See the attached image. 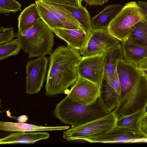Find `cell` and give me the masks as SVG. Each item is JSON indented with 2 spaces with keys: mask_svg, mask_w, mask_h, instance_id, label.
I'll list each match as a JSON object with an SVG mask.
<instances>
[{
  "mask_svg": "<svg viewBox=\"0 0 147 147\" xmlns=\"http://www.w3.org/2000/svg\"><path fill=\"white\" fill-rule=\"evenodd\" d=\"M22 49L20 42L17 38L0 45V59H3L12 55H17Z\"/></svg>",
  "mask_w": 147,
  "mask_h": 147,
  "instance_id": "obj_24",
  "label": "cell"
},
{
  "mask_svg": "<svg viewBox=\"0 0 147 147\" xmlns=\"http://www.w3.org/2000/svg\"><path fill=\"white\" fill-rule=\"evenodd\" d=\"M12 27H0V45L9 42L17 36Z\"/></svg>",
  "mask_w": 147,
  "mask_h": 147,
  "instance_id": "obj_26",
  "label": "cell"
},
{
  "mask_svg": "<svg viewBox=\"0 0 147 147\" xmlns=\"http://www.w3.org/2000/svg\"><path fill=\"white\" fill-rule=\"evenodd\" d=\"M120 43L107 29H93L86 45L79 51L83 57L102 54Z\"/></svg>",
  "mask_w": 147,
  "mask_h": 147,
  "instance_id": "obj_7",
  "label": "cell"
},
{
  "mask_svg": "<svg viewBox=\"0 0 147 147\" xmlns=\"http://www.w3.org/2000/svg\"><path fill=\"white\" fill-rule=\"evenodd\" d=\"M146 15L135 1L126 3L112 20L107 30L121 41L125 40L131 28Z\"/></svg>",
  "mask_w": 147,
  "mask_h": 147,
  "instance_id": "obj_5",
  "label": "cell"
},
{
  "mask_svg": "<svg viewBox=\"0 0 147 147\" xmlns=\"http://www.w3.org/2000/svg\"><path fill=\"white\" fill-rule=\"evenodd\" d=\"M138 4L144 14L147 16V2L138 1Z\"/></svg>",
  "mask_w": 147,
  "mask_h": 147,
  "instance_id": "obj_31",
  "label": "cell"
},
{
  "mask_svg": "<svg viewBox=\"0 0 147 147\" xmlns=\"http://www.w3.org/2000/svg\"><path fill=\"white\" fill-rule=\"evenodd\" d=\"M123 6L120 4H110L91 19L93 29H107L112 20L121 10Z\"/></svg>",
  "mask_w": 147,
  "mask_h": 147,
  "instance_id": "obj_16",
  "label": "cell"
},
{
  "mask_svg": "<svg viewBox=\"0 0 147 147\" xmlns=\"http://www.w3.org/2000/svg\"><path fill=\"white\" fill-rule=\"evenodd\" d=\"M18 32H22L31 28L41 18L36 3L25 8L18 18Z\"/></svg>",
  "mask_w": 147,
  "mask_h": 147,
  "instance_id": "obj_20",
  "label": "cell"
},
{
  "mask_svg": "<svg viewBox=\"0 0 147 147\" xmlns=\"http://www.w3.org/2000/svg\"><path fill=\"white\" fill-rule=\"evenodd\" d=\"M105 54L83 57L77 65L79 77L97 85L100 88L104 76Z\"/></svg>",
  "mask_w": 147,
  "mask_h": 147,
  "instance_id": "obj_9",
  "label": "cell"
},
{
  "mask_svg": "<svg viewBox=\"0 0 147 147\" xmlns=\"http://www.w3.org/2000/svg\"><path fill=\"white\" fill-rule=\"evenodd\" d=\"M51 28L42 20L17 36L22 49L28 53V58L50 55L54 44V36Z\"/></svg>",
  "mask_w": 147,
  "mask_h": 147,
  "instance_id": "obj_3",
  "label": "cell"
},
{
  "mask_svg": "<svg viewBox=\"0 0 147 147\" xmlns=\"http://www.w3.org/2000/svg\"><path fill=\"white\" fill-rule=\"evenodd\" d=\"M123 58L121 42L105 53L104 76L102 82L112 84L119 61Z\"/></svg>",
  "mask_w": 147,
  "mask_h": 147,
  "instance_id": "obj_13",
  "label": "cell"
},
{
  "mask_svg": "<svg viewBox=\"0 0 147 147\" xmlns=\"http://www.w3.org/2000/svg\"><path fill=\"white\" fill-rule=\"evenodd\" d=\"M51 29L57 36L65 41L68 46L79 51L86 46L90 33L80 29L57 28Z\"/></svg>",
  "mask_w": 147,
  "mask_h": 147,
  "instance_id": "obj_12",
  "label": "cell"
},
{
  "mask_svg": "<svg viewBox=\"0 0 147 147\" xmlns=\"http://www.w3.org/2000/svg\"><path fill=\"white\" fill-rule=\"evenodd\" d=\"M21 5L16 0H0V14L9 15L22 11Z\"/></svg>",
  "mask_w": 147,
  "mask_h": 147,
  "instance_id": "obj_25",
  "label": "cell"
},
{
  "mask_svg": "<svg viewBox=\"0 0 147 147\" xmlns=\"http://www.w3.org/2000/svg\"><path fill=\"white\" fill-rule=\"evenodd\" d=\"M49 137V134L46 132H17L1 139L0 144H34L38 141L48 139Z\"/></svg>",
  "mask_w": 147,
  "mask_h": 147,
  "instance_id": "obj_15",
  "label": "cell"
},
{
  "mask_svg": "<svg viewBox=\"0 0 147 147\" xmlns=\"http://www.w3.org/2000/svg\"><path fill=\"white\" fill-rule=\"evenodd\" d=\"M69 128V126L47 127L38 126L24 123L0 122V129L9 132L54 131L67 129Z\"/></svg>",
  "mask_w": 147,
  "mask_h": 147,
  "instance_id": "obj_18",
  "label": "cell"
},
{
  "mask_svg": "<svg viewBox=\"0 0 147 147\" xmlns=\"http://www.w3.org/2000/svg\"><path fill=\"white\" fill-rule=\"evenodd\" d=\"M47 1L61 5L80 7L82 0H47Z\"/></svg>",
  "mask_w": 147,
  "mask_h": 147,
  "instance_id": "obj_27",
  "label": "cell"
},
{
  "mask_svg": "<svg viewBox=\"0 0 147 147\" xmlns=\"http://www.w3.org/2000/svg\"><path fill=\"white\" fill-rule=\"evenodd\" d=\"M147 106V77L142 74L140 80L121 86L119 103L113 111L117 119Z\"/></svg>",
  "mask_w": 147,
  "mask_h": 147,
  "instance_id": "obj_4",
  "label": "cell"
},
{
  "mask_svg": "<svg viewBox=\"0 0 147 147\" xmlns=\"http://www.w3.org/2000/svg\"><path fill=\"white\" fill-rule=\"evenodd\" d=\"M117 119L113 111L109 114L63 132V138L68 141L85 139L105 134L116 125Z\"/></svg>",
  "mask_w": 147,
  "mask_h": 147,
  "instance_id": "obj_6",
  "label": "cell"
},
{
  "mask_svg": "<svg viewBox=\"0 0 147 147\" xmlns=\"http://www.w3.org/2000/svg\"><path fill=\"white\" fill-rule=\"evenodd\" d=\"M123 59L137 67L147 58V48L124 41H121Z\"/></svg>",
  "mask_w": 147,
  "mask_h": 147,
  "instance_id": "obj_17",
  "label": "cell"
},
{
  "mask_svg": "<svg viewBox=\"0 0 147 147\" xmlns=\"http://www.w3.org/2000/svg\"><path fill=\"white\" fill-rule=\"evenodd\" d=\"M40 0L54 13L57 18L63 23L65 26V29H80L85 30L72 13L62 5L47 0Z\"/></svg>",
  "mask_w": 147,
  "mask_h": 147,
  "instance_id": "obj_14",
  "label": "cell"
},
{
  "mask_svg": "<svg viewBox=\"0 0 147 147\" xmlns=\"http://www.w3.org/2000/svg\"><path fill=\"white\" fill-rule=\"evenodd\" d=\"M49 58L45 56L29 61L27 64L26 93L28 94L38 92L43 86Z\"/></svg>",
  "mask_w": 147,
  "mask_h": 147,
  "instance_id": "obj_8",
  "label": "cell"
},
{
  "mask_svg": "<svg viewBox=\"0 0 147 147\" xmlns=\"http://www.w3.org/2000/svg\"><path fill=\"white\" fill-rule=\"evenodd\" d=\"M123 41L147 48V16L131 28Z\"/></svg>",
  "mask_w": 147,
  "mask_h": 147,
  "instance_id": "obj_19",
  "label": "cell"
},
{
  "mask_svg": "<svg viewBox=\"0 0 147 147\" xmlns=\"http://www.w3.org/2000/svg\"><path fill=\"white\" fill-rule=\"evenodd\" d=\"M112 112L103 106L99 97L94 103L86 105L66 96L56 105L53 114L62 123L77 127L108 115Z\"/></svg>",
  "mask_w": 147,
  "mask_h": 147,
  "instance_id": "obj_2",
  "label": "cell"
},
{
  "mask_svg": "<svg viewBox=\"0 0 147 147\" xmlns=\"http://www.w3.org/2000/svg\"><path fill=\"white\" fill-rule=\"evenodd\" d=\"M28 117L25 115L20 116L17 118V120L19 123H23L27 121Z\"/></svg>",
  "mask_w": 147,
  "mask_h": 147,
  "instance_id": "obj_32",
  "label": "cell"
},
{
  "mask_svg": "<svg viewBox=\"0 0 147 147\" xmlns=\"http://www.w3.org/2000/svg\"><path fill=\"white\" fill-rule=\"evenodd\" d=\"M62 5L72 13L85 29L87 33H90L93 28L90 15L86 8L82 6L77 7Z\"/></svg>",
  "mask_w": 147,
  "mask_h": 147,
  "instance_id": "obj_23",
  "label": "cell"
},
{
  "mask_svg": "<svg viewBox=\"0 0 147 147\" xmlns=\"http://www.w3.org/2000/svg\"><path fill=\"white\" fill-rule=\"evenodd\" d=\"M147 137L141 132L116 125L103 135L88 138L84 140L91 143L139 142Z\"/></svg>",
  "mask_w": 147,
  "mask_h": 147,
  "instance_id": "obj_11",
  "label": "cell"
},
{
  "mask_svg": "<svg viewBox=\"0 0 147 147\" xmlns=\"http://www.w3.org/2000/svg\"><path fill=\"white\" fill-rule=\"evenodd\" d=\"M89 5H102L109 0H82Z\"/></svg>",
  "mask_w": 147,
  "mask_h": 147,
  "instance_id": "obj_29",
  "label": "cell"
},
{
  "mask_svg": "<svg viewBox=\"0 0 147 147\" xmlns=\"http://www.w3.org/2000/svg\"><path fill=\"white\" fill-rule=\"evenodd\" d=\"M140 142H147V138L141 140Z\"/></svg>",
  "mask_w": 147,
  "mask_h": 147,
  "instance_id": "obj_33",
  "label": "cell"
},
{
  "mask_svg": "<svg viewBox=\"0 0 147 147\" xmlns=\"http://www.w3.org/2000/svg\"><path fill=\"white\" fill-rule=\"evenodd\" d=\"M146 109V108L143 109L118 119L116 126L141 132V121Z\"/></svg>",
  "mask_w": 147,
  "mask_h": 147,
  "instance_id": "obj_22",
  "label": "cell"
},
{
  "mask_svg": "<svg viewBox=\"0 0 147 147\" xmlns=\"http://www.w3.org/2000/svg\"><path fill=\"white\" fill-rule=\"evenodd\" d=\"M100 88L95 83L79 77L71 87L67 96L78 103L88 105L94 102L99 96Z\"/></svg>",
  "mask_w": 147,
  "mask_h": 147,
  "instance_id": "obj_10",
  "label": "cell"
},
{
  "mask_svg": "<svg viewBox=\"0 0 147 147\" xmlns=\"http://www.w3.org/2000/svg\"><path fill=\"white\" fill-rule=\"evenodd\" d=\"M137 68L142 74L147 77V58L142 62Z\"/></svg>",
  "mask_w": 147,
  "mask_h": 147,
  "instance_id": "obj_30",
  "label": "cell"
},
{
  "mask_svg": "<svg viewBox=\"0 0 147 147\" xmlns=\"http://www.w3.org/2000/svg\"><path fill=\"white\" fill-rule=\"evenodd\" d=\"M140 132L147 137V111H146L141 121Z\"/></svg>",
  "mask_w": 147,
  "mask_h": 147,
  "instance_id": "obj_28",
  "label": "cell"
},
{
  "mask_svg": "<svg viewBox=\"0 0 147 147\" xmlns=\"http://www.w3.org/2000/svg\"><path fill=\"white\" fill-rule=\"evenodd\" d=\"M45 87L49 96L67 94L79 77L77 64L82 56L79 51L69 46L56 48L50 55Z\"/></svg>",
  "mask_w": 147,
  "mask_h": 147,
  "instance_id": "obj_1",
  "label": "cell"
},
{
  "mask_svg": "<svg viewBox=\"0 0 147 147\" xmlns=\"http://www.w3.org/2000/svg\"><path fill=\"white\" fill-rule=\"evenodd\" d=\"M36 4L42 20L51 29L61 28H65L63 23L59 20L51 10L40 0H36Z\"/></svg>",
  "mask_w": 147,
  "mask_h": 147,
  "instance_id": "obj_21",
  "label": "cell"
}]
</instances>
